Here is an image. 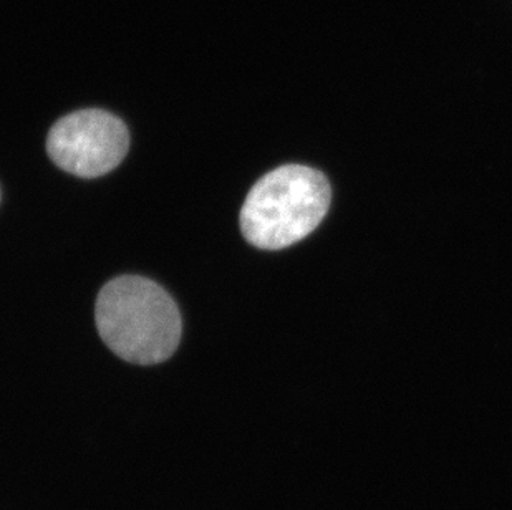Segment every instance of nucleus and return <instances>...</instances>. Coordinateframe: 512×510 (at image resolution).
Returning <instances> with one entry per match:
<instances>
[{
    "instance_id": "obj_1",
    "label": "nucleus",
    "mask_w": 512,
    "mask_h": 510,
    "mask_svg": "<svg viewBox=\"0 0 512 510\" xmlns=\"http://www.w3.org/2000/svg\"><path fill=\"white\" fill-rule=\"evenodd\" d=\"M97 328L108 348L136 365H156L176 352L181 315L163 287L138 275L108 282L98 294Z\"/></svg>"
},
{
    "instance_id": "obj_2",
    "label": "nucleus",
    "mask_w": 512,
    "mask_h": 510,
    "mask_svg": "<svg viewBox=\"0 0 512 510\" xmlns=\"http://www.w3.org/2000/svg\"><path fill=\"white\" fill-rule=\"evenodd\" d=\"M332 191L324 174L302 164L274 169L247 194L241 209L246 241L281 251L314 232L329 211Z\"/></svg>"
},
{
    "instance_id": "obj_3",
    "label": "nucleus",
    "mask_w": 512,
    "mask_h": 510,
    "mask_svg": "<svg viewBox=\"0 0 512 510\" xmlns=\"http://www.w3.org/2000/svg\"><path fill=\"white\" fill-rule=\"evenodd\" d=\"M130 148L125 123L105 110L63 116L47 138V153L58 168L78 178H98L123 161Z\"/></svg>"
}]
</instances>
